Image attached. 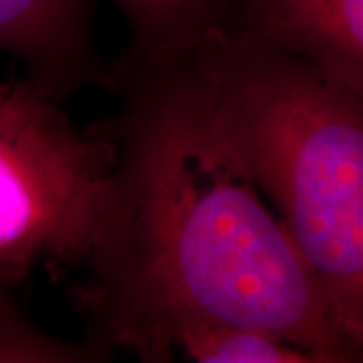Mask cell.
<instances>
[{
	"mask_svg": "<svg viewBox=\"0 0 363 363\" xmlns=\"http://www.w3.org/2000/svg\"><path fill=\"white\" fill-rule=\"evenodd\" d=\"M117 147L104 245L71 286L87 337L135 357L164 321L269 331L317 363L362 362L313 272L222 130L194 51L107 67Z\"/></svg>",
	"mask_w": 363,
	"mask_h": 363,
	"instance_id": "6da1fadb",
	"label": "cell"
},
{
	"mask_svg": "<svg viewBox=\"0 0 363 363\" xmlns=\"http://www.w3.org/2000/svg\"><path fill=\"white\" fill-rule=\"evenodd\" d=\"M97 2L0 0V51L61 104L89 85H105L107 65L95 45Z\"/></svg>",
	"mask_w": 363,
	"mask_h": 363,
	"instance_id": "5b68a950",
	"label": "cell"
},
{
	"mask_svg": "<svg viewBox=\"0 0 363 363\" xmlns=\"http://www.w3.org/2000/svg\"><path fill=\"white\" fill-rule=\"evenodd\" d=\"M130 28L128 55L168 57L194 51L218 33L226 0H116Z\"/></svg>",
	"mask_w": 363,
	"mask_h": 363,
	"instance_id": "52a82bcc",
	"label": "cell"
},
{
	"mask_svg": "<svg viewBox=\"0 0 363 363\" xmlns=\"http://www.w3.org/2000/svg\"><path fill=\"white\" fill-rule=\"evenodd\" d=\"M111 355L113 350L104 341H69L43 331L14 303L13 289L0 285V362L97 363Z\"/></svg>",
	"mask_w": 363,
	"mask_h": 363,
	"instance_id": "ba28073f",
	"label": "cell"
},
{
	"mask_svg": "<svg viewBox=\"0 0 363 363\" xmlns=\"http://www.w3.org/2000/svg\"><path fill=\"white\" fill-rule=\"evenodd\" d=\"M174 355L196 363H317L309 351L269 331L200 315H178L164 321L138 357L166 363Z\"/></svg>",
	"mask_w": 363,
	"mask_h": 363,
	"instance_id": "8992f818",
	"label": "cell"
},
{
	"mask_svg": "<svg viewBox=\"0 0 363 363\" xmlns=\"http://www.w3.org/2000/svg\"><path fill=\"white\" fill-rule=\"evenodd\" d=\"M214 111L248 176L363 343V91L272 47H196Z\"/></svg>",
	"mask_w": 363,
	"mask_h": 363,
	"instance_id": "7a4b0ae2",
	"label": "cell"
},
{
	"mask_svg": "<svg viewBox=\"0 0 363 363\" xmlns=\"http://www.w3.org/2000/svg\"><path fill=\"white\" fill-rule=\"evenodd\" d=\"M116 166L107 119L79 128L26 77L0 79V285L87 271L113 216Z\"/></svg>",
	"mask_w": 363,
	"mask_h": 363,
	"instance_id": "3957f363",
	"label": "cell"
},
{
	"mask_svg": "<svg viewBox=\"0 0 363 363\" xmlns=\"http://www.w3.org/2000/svg\"><path fill=\"white\" fill-rule=\"evenodd\" d=\"M218 33L303 57L363 91V0H226Z\"/></svg>",
	"mask_w": 363,
	"mask_h": 363,
	"instance_id": "277c9868",
	"label": "cell"
}]
</instances>
